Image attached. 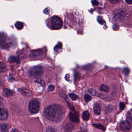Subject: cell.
<instances>
[{"instance_id":"obj_1","label":"cell","mask_w":132,"mask_h":132,"mask_svg":"<svg viewBox=\"0 0 132 132\" xmlns=\"http://www.w3.org/2000/svg\"><path fill=\"white\" fill-rule=\"evenodd\" d=\"M65 113L66 110L63 107L58 104H52L45 110L44 115L49 120L59 122L64 118Z\"/></svg>"},{"instance_id":"obj_2","label":"cell","mask_w":132,"mask_h":132,"mask_svg":"<svg viewBox=\"0 0 132 132\" xmlns=\"http://www.w3.org/2000/svg\"><path fill=\"white\" fill-rule=\"evenodd\" d=\"M50 25L52 30H60L63 27V22L60 17L54 16L50 18Z\"/></svg>"},{"instance_id":"obj_3","label":"cell","mask_w":132,"mask_h":132,"mask_svg":"<svg viewBox=\"0 0 132 132\" xmlns=\"http://www.w3.org/2000/svg\"><path fill=\"white\" fill-rule=\"evenodd\" d=\"M43 72V69L41 66H38L31 68L29 70L28 75L31 77L37 78L41 76Z\"/></svg>"},{"instance_id":"obj_4","label":"cell","mask_w":132,"mask_h":132,"mask_svg":"<svg viewBox=\"0 0 132 132\" xmlns=\"http://www.w3.org/2000/svg\"><path fill=\"white\" fill-rule=\"evenodd\" d=\"M29 110L32 114H36L40 109V103L38 100L33 99L30 101L28 106Z\"/></svg>"},{"instance_id":"obj_5","label":"cell","mask_w":132,"mask_h":132,"mask_svg":"<svg viewBox=\"0 0 132 132\" xmlns=\"http://www.w3.org/2000/svg\"><path fill=\"white\" fill-rule=\"evenodd\" d=\"M120 128L124 131H130L131 129V125L127 120H124L120 123Z\"/></svg>"},{"instance_id":"obj_6","label":"cell","mask_w":132,"mask_h":132,"mask_svg":"<svg viewBox=\"0 0 132 132\" xmlns=\"http://www.w3.org/2000/svg\"><path fill=\"white\" fill-rule=\"evenodd\" d=\"M125 16L126 14L124 11L119 10L115 12L114 17L117 20L120 21L124 19Z\"/></svg>"},{"instance_id":"obj_7","label":"cell","mask_w":132,"mask_h":132,"mask_svg":"<svg viewBox=\"0 0 132 132\" xmlns=\"http://www.w3.org/2000/svg\"><path fill=\"white\" fill-rule=\"evenodd\" d=\"M69 118L72 121L77 123L79 120V114L76 112H71L69 114Z\"/></svg>"},{"instance_id":"obj_8","label":"cell","mask_w":132,"mask_h":132,"mask_svg":"<svg viewBox=\"0 0 132 132\" xmlns=\"http://www.w3.org/2000/svg\"><path fill=\"white\" fill-rule=\"evenodd\" d=\"M9 114L8 111L6 109H1L0 111V118L1 120H5L8 117Z\"/></svg>"},{"instance_id":"obj_9","label":"cell","mask_w":132,"mask_h":132,"mask_svg":"<svg viewBox=\"0 0 132 132\" xmlns=\"http://www.w3.org/2000/svg\"><path fill=\"white\" fill-rule=\"evenodd\" d=\"M94 112L96 115H98L100 114L101 108L100 105L98 104H95L93 106Z\"/></svg>"},{"instance_id":"obj_10","label":"cell","mask_w":132,"mask_h":132,"mask_svg":"<svg viewBox=\"0 0 132 132\" xmlns=\"http://www.w3.org/2000/svg\"><path fill=\"white\" fill-rule=\"evenodd\" d=\"M18 90L20 93L22 94L23 95L27 96H31V93H30V91L28 90H27L26 89L21 88V89H18Z\"/></svg>"},{"instance_id":"obj_11","label":"cell","mask_w":132,"mask_h":132,"mask_svg":"<svg viewBox=\"0 0 132 132\" xmlns=\"http://www.w3.org/2000/svg\"><path fill=\"white\" fill-rule=\"evenodd\" d=\"M3 94L6 97H9L13 95V92L8 88H4L3 90Z\"/></svg>"},{"instance_id":"obj_12","label":"cell","mask_w":132,"mask_h":132,"mask_svg":"<svg viewBox=\"0 0 132 132\" xmlns=\"http://www.w3.org/2000/svg\"><path fill=\"white\" fill-rule=\"evenodd\" d=\"M88 92L90 94H91V95L94 96H98V97H101V94L97 92L96 90H95L91 88V89H89L88 90Z\"/></svg>"},{"instance_id":"obj_13","label":"cell","mask_w":132,"mask_h":132,"mask_svg":"<svg viewBox=\"0 0 132 132\" xmlns=\"http://www.w3.org/2000/svg\"><path fill=\"white\" fill-rule=\"evenodd\" d=\"M8 61L11 63L16 62L18 64H19L20 63V61L19 58L14 56H11L9 58Z\"/></svg>"},{"instance_id":"obj_14","label":"cell","mask_w":132,"mask_h":132,"mask_svg":"<svg viewBox=\"0 0 132 132\" xmlns=\"http://www.w3.org/2000/svg\"><path fill=\"white\" fill-rule=\"evenodd\" d=\"M100 90L101 91L107 93L110 91V87L104 84H102L101 85Z\"/></svg>"},{"instance_id":"obj_15","label":"cell","mask_w":132,"mask_h":132,"mask_svg":"<svg viewBox=\"0 0 132 132\" xmlns=\"http://www.w3.org/2000/svg\"><path fill=\"white\" fill-rule=\"evenodd\" d=\"M90 115L88 111H85L82 114V119L85 121H88L90 118Z\"/></svg>"},{"instance_id":"obj_16","label":"cell","mask_w":132,"mask_h":132,"mask_svg":"<svg viewBox=\"0 0 132 132\" xmlns=\"http://www.w3.org/2000/svg\"><path fill=\"white\" fill-rule=\"evenodd\" d=\"M0 131L1 132H7L8 131V126L5 124H1L0 125Z\"/></svg>"},{"instance_id":"obj_17","label":"cell","mask_w":132,"mask_h":132,"mask_svg":"<svg viewBox=\"0 0 132 132\" xmlns=\"http://www.w3.org/2000/svg\"><path fill=\"white\" fill-rule=\"evenodd\" d=\"M15 27L18 30H21L23 28L24 25L23 23L20 22H17L15 24Z\"/></svg>"},{"instance_id":"obj_18","label":"cell","mask_w":132,"mask_h":132,"mask_svg":"<svg viewBox=\"0 0 132 132\" xmlns=\"http://www.w3.org/2000/svg\"><path fill=\"white\" fill-rule=\"evenodd\" d=\"M0 73H4L5 72L6 70V67L5 65L3 63L0 62Z\"/></svg>"},{"instance_id":"obj_19","label":"cell","mask_w":132,"mask_h":132,"mask_svg":"<svg viewBox=\"0 0 132 132\" xmlns=\"http://www.w3.org/2000/svg\"><path fill=\"white\" fill-rule=\"evenodd\" d=\"M93 125L95 127H96V128H98V129H100L103 131H105V127L101 124H93Z\"/></svg>"},{"instance_id":"obj_20","label":"cell","mask_w":132,"mask_h":132,"mask_svg":"<svg viewBox=\"0 0 132 132\" xmlns=\"http://www.w3.org/2000/svg\"><path fill=\"white\" fill-rule=\"evenodd\" d=\"M69 96L70 98L73 101H75L77 98V95H76V94L73 93H69Z\"/></svg>"},{"instance_id":"obj_21","label":"cell","mask_w":132,"mask_h":132,"mask_svg":"<svg viewBox=\"0 0 132 132\" xmlns=\"http://www.w3.org/2000/svg\"><path fill=\"white\" fill-rule=\"evenodd\" d=\"M62 48V44L61 43L59 42L54 47V51L55 52H57L59 49H61Z\"/></svg>"},{"instance_id":"obj_22","label":"cell","mask_w":132,"mask_h":132,"mask_svg":"<svg viewBox=\"0 0 132 132\" xmlns=\"http://www.w3.org/2000/svg\"><path fill=\"white\" fill-rule=\"evenodd\" d=\"M84 99H85V101L86 102H88L89 101L91 100L92 99V97L88 94H85L84 96Z\"/></svg>"},{"instance_id":"obj_23","label":"cell","mask_w":132,"mask_h":132,"mask_svg":"<svg viewBox=\"0 0 132 132\" xmlns=\"http://www.w3.org/2000/svg\"><path fill=\"white\" fill-rule=\"evenodd\" d=\"M8 80L9 82H13L14 80H15V78L13 76V74H11L9 75V76L8 77Z\"/></svg>"},{"instance_id":"obj_24","label":"cell","mask_w":132,"mask_h":132,"mask_svg":"<svg viewBox=\"0 0 132 132\" xmlns=\"http://www.w3.org/2000/svg\"><path fill=\"white\" fill-rule=\"evenodd\" d=\"M129 72H130V71H129V69L128 68H125L123 69V73H124L125 75H126V76L128 75L129 73Z\"/></svg>"},{"instance_id":"obj_25","label":"cell","mask_w":132,"mask_h":132,"mask_svg":"<svg viewBox=\"0 0 132 132\" xmlns=\"http://www.w3.org/2000/svg\"><path fill=\"white\" fill-rule=\"evenodd\" d=\"M119 108L120 110H124L125 108V105L124 103L120 102L119 104Z\"/></svg>"},{"instance_id":"obj_26","label":"cell","mask_w":132,"mask_h":132,"mask_svg":"<svg viewBox=\"0 0 132 132\" xmlns=\"http://www.w3.org/2000/svg\"><path fill=\"white\" fill-rule=\"evenodd\" d=\"M54 86L53 85H50L49 86L48 88V91H52L54 90Z\"/></svg>"},{"instance_id":"obj_27","label":"cell","mask_w":132,"mask_h":132,"mask_svg":"<svg viewBox=\"0 0 132 132\" xmlns=\"http://www.w3.org/2000/svg\"><path fill=\"white\" fill-rule=\"evenodd\" d=\"M128 118L132 121V109L130 110L128 112Z\"/></svg>"},{"instance_id":"obj_28","label":"cell","mask_w":132,"mask_h":132,"mask_svg":"<svg viewBox=\"0 0 132 132\" xmlns=\"http://www.w3.org/2000/svg\"><path fill=\"white\" fill-rule=\"evenodd\" d=\"M109 0L111 3L115 4L119 2L121 0Z\"/></svg>"},{"instance_id":"obj_29","label":"cell","mask_w":132,"mask_h":132,"mask_svg":"<svg viewBox=\"0 0 132 132\" xmlns=\"http://www.w3.org/2000/svg\"><path fill=\"white\" fill-rule=\"evenodd\" d=\"M98 21L99 23L100 24H102L104 23V21H103V20L100 17H98Z\"/></svg>"},{"instance_id":"obj_30","label":"cell","mask_w":132,"mask_h":132,"mask_svg":"<svg viewBox=\"0 0 132 132\" xmlns=\"http://www.w3.org/2000/svg\"><path fill=\"white\" fill-rule=\"evenodd\" d=\"M91 2H92V4L93 5H95V6L98 5V4H99L97 0H93Z\"/></svg>"},{"instance_id":"obj_31","label":"cell","mask_w":132,"mask_h":132,"mask_svg":"<svg viewBox=\"0 0 132 132\" xmlns=\"http://www.w3.org/2000/svg\"><path fill=\"white\" fill-rule=\"evenodd\" d=\"M126 2L127 4L129 5L132 4V0H126Z\"/></svg>"},{"instance_id":"obj_32","label":"cell","mask_w":132,"mask_h":132,"mask_svg":"<svg viewBox=\"0 0 132 132\" xmlns=\"http://www.w3.org/2000/svg\"><path fill=\"white\" fill-rule=\"evenodd\" d=\"M11 131H13V132H14H14H15V131H16V132H18V130H16V129H13Z\"/></svg>"}]
</instances>
